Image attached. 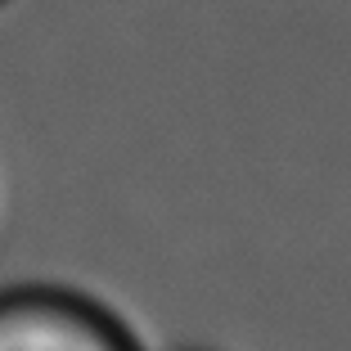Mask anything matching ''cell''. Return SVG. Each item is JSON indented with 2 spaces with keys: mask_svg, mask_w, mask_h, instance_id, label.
Listing matches in <instances>:
<instances>
[{
  "mask_svg": "<svg viewBox=\"0 0 351 351\" xmlns=\"http://www.w3.org/2000/svg\"><path fill=\"white\" fill-rule=\"evenodd\" d=\"M0 351H140L122 320L86 293L23 284L0 293Z\"/></svg>",
  "mask_w": 351,
  "mask_h": 351,
  "instance_id": "cell-1",
  "label": "cell"
},
{
  "mask_svg": "<svg viewBox=\"0 0 351 351\" xmlns=\"http://www.w3.org/2000/svg\"><path fill=\"white\" fill-rule=\"evenodd\" d=\"M0 5H10V0H0Z\"/></svg>",
  "mask_w": 351,
  "mask_h": 351,
  "instance_id": "cell-2",
  "label": "cell"
}]
</instances>
